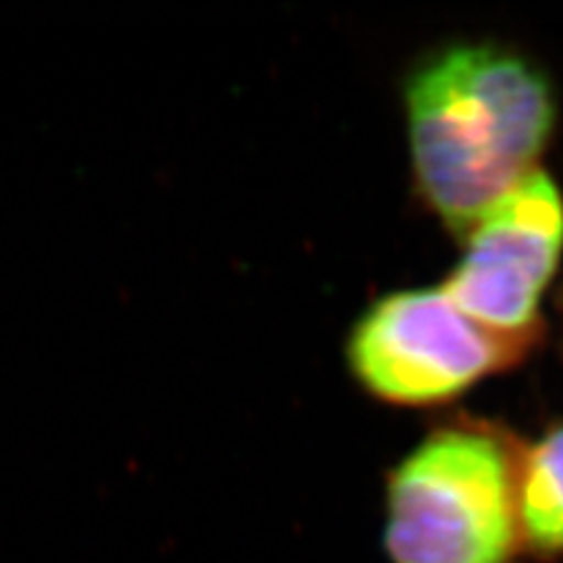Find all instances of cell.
Listing matches in <instances>:
<instances>
[{"mask_svg": "<svg viewBox=\"0 0 563 563\" xmlns=\"http://www.w3.org/2000/svg\"><path fill=\"white\" fill-rule=\"evenodd\" d=\"M416 188L457 238L528 174L554 130L552 87L515 52L453 45L422 62L407 85Z\"/></svg>", "mask_w": 563, "mask_h": 563, "instance_id": "6da1fadb", "label": "cell"}, {"mask_svg": "<svg viewBox=\"0 0 563 563\" xmlns=\"http://www.w3.org/2000/svg\"><path fill=\"white\" fill-rule=\"evenodd\" d=\"M519 467L488 426L449 422L387 479L385 552L393 563H509L519 542Z\"/></svg>", "mask_w": 563, "mask_h": 563, "instance_id": "7a4b0ae2", "label": "cell"}, {"mask_svg": "<svg viewBox=\"0 0 563 563\" xmlns=\"http://www.w3.org/2000/svg\"><path fill=\"white\" fill-rule=\"evenodd\" d=\"M538 333H505L472 320L439 289L380 298L352 329L347 362L368 393L407 407L439 404L521 362Z\"/></svg>", "mask_w": 563, "mask_h": 563, "instance_id": "3957f363", "label": "cell"}, {"mask_svg": "<svg viewBox=\"0 0 563 563\" xmlns=\"http://www.w3.org/2000/svg\"><path fill=\"white\" fill-rule=\"evenodd\" d=\"M563 252V198L536 169L467 235L465 256L442 287L479 324L538 333L540 298Z\"/></svg>", "mask_w": 563, "mask_h": 563, "instance_id": "277c9868", "label": "cell"}, {"mask_svg": "<svg viewBox=\"0 0 563 563\" xmlns=\"http://www.w3.org/2000/svg\"><path fill=\"white\" fill-rule=\"evenodd\" d=\"M517 503L528 544L538 552H563V426L523 455Z\"/></svg>", "mask_w": 563, "mask_h": 563, "instance_id": "5b68a950", "label": "cell"}]
</instances>
